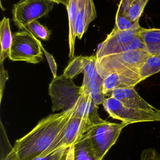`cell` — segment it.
I'll return each instance as SVG.
<instances>
[{
  "mask_svg": "<svg viewBox=\"0 0 160 160\" xmlns=\"http://www.w3.org/2000/svg\"><path fill=\"white\" fill-rule=\"evenodd\" d=\"M68 148H62L57 149L45 157H39L33 160H61Z\"/></svg>",
  "mask_w": 160,
  "mask_h": 160,
  "instance_id": "obj_24",
  "label": "cell"
},
{
  "mask_svg": "<svg viewBox=\"0 0 160 160\" xmlns=\"http://www.w3.org/2000/svg\"><path fill=\"white\" fill-rule=\"evenodd\" d=\"M78 106L42 118L29 133L17 140L13 147L5 130H2L0 160H33L40 157L67 126Z\"/></svg>",
  "mask_w": 160,
  "mask_h": 160,
  "instance_id": "obj_1",
  "label": "cell"
},
{
  "mask_svg": "<svg viewBox=\"0 0 160 160\" xmlns=\"http://www.w3.org/2000/svg\"><path fill=\"white\" fill-rule=\"evenodd\" d=\"M89 0H79V4H84L86 2H88Z\"/></svg>",
  "mask_w": 160,
  "mask_h": 160,
  "instance_id": "obj_30",
  "label": "cell"
},
{
  "mask_svg": "<svg viewBox=\"0 0 160 160\" xmlns=\"http://www.w3.org/2000/svg\"><path fill=\"white\" fill-rule=\"evenodd\" d=\"M139 83L129 79L122 78L116 73L110 74L103 80L102 92L105 96H111L113 90L117 88H134Z\"/></svg>",
  "mask_w": 160,
  "mask_h": 160,
  "instance_id": "obj_16",
  "label": "cell"
},
{
  "mask_svg": "<svg viewBox=\"0 0 160 160\" xmlns=\"http://www.w3.org/2000/svg\"><path fill=\"white\" fill-rule=\"evenodd\" d=\"M138 34L150 55L160 54V29L141 27Z\"/></svg>",
  "mask_w": 160,
  "mask_h": 160,
  "instance_id": "obj_15",
  "label": "cell"
},
{
  "mask_svg": "<svg viewBox=\"0 0 160 160\" xmlns=\"http://www.w3.org/2000/svg\"><path fill=\"white\" fill-rule=\"evenodd\" d=\"M43 48L40 41L26 28L13 34L8 58L15 62L39 63L43 59Z\"/></svg>",
  "mask_w": 160,
  "mask_h": 160,
  "instance_id": "obj_5",
  "label": "cell"
},
{
  "mask_svg": "<svg viewBox=\"0 0 160 160\" xmlns=\"http://www.w3.org/2000/svg\"><path fill=\"white\" fill-rule=\"evenodd\" d=\"M13 40V34L10 30L9 19L4 17L0 22V64L3 63L5 60L9 57Z\"/></svg>",
  "mask_w": 160,
  "mask_h": 160,
  "instance_id": "obj_17",
  "label": "cell"
},
{
  "mask_svg": "<svg viewBox=\"0 0 160 160\" xmlns=\"http://www.w3.org/2000/svg\"><path fill=\"white\" fill-rule=\"evenodd\" d=\"M69 18V58L70 60L73 59L75 52V41L77 37L76 33V22L79 13V0H70L69 4L67 7Z\"/></svg>",
  "mask_w": 160,
  "mask_h": 160,
  "instance_id": "obj_14",
  "label": "cell"
},
{
  "mask_svg": "<svg viewBox=\"0 0 160 160\" xmlns=\"http://www.w3.org/2000/svg\"><path fill=\"white\" fill-rule=\"evenodd\" d=\"M0 100L1 102L3 99L6 82L8 79V73L5 69L3 64H0Z\"/></svg>",
  "mask_w": 160,
  "mask_h": 160,
  "instance_id": "obj_26",
  "label": "cell"
},
{
  "mask_svg": "<svg viewBox=\"0 0 160 160\" xmlns=\"http://www.w3.org/2000/svg\"><path fill=\"white\" fill-rule=\"evenodd\" d=\"M55 3L53 0H20L13 6V22L20 30H24L30 22L48 15Z\"/></svg>",
  "mask_w": 160,
  "mask_h": 160,
  "instance_id": "obj_6",
  "label": "cell"
},
{
  "mask_svg": "<svg viewBox=\"0 0 160 160\" xmlns=\"http://www.w3.org/2000/svg\"><path fill=\"white\" fill-rule=\"evenodd\" d=\"M49 93L52 102V110L55 112L67 111L78 106L83 93L81 87L76 85L73 79L63 74L52 80Z\"/></svg>",
  "mask_w": 160,
  "mask_h": 160,
  "instance_id": "obj_3",
  "label": "cell"
},
{
  "mask_svg": "<svg viewBox=\"0 0 160 160\" xmlns=\"http://www.w3.org/2000/svg\"><path fill=\"white\" fill-rule=\"evenodd\" d=\"M83 93L74 115L87 119L93 125L103 121L104 120L99 115L98 107L94 102L91 95L84 91Z\"/></svg>",
  "mask_w": 160,
  "mask_h": 160,
  "instance_id": "obj_12",
  "label": "cell"
},
{
  "mask_svg": "<svg viewBox=\"0 0 160 160\" xmlns=\"http://www.w3.org/2000/svg\"><path fill=\"white\" fill-rule=\"evenodd\" d=\"M54 2H55V3L58 4H59L60 3H59V0H53Z\"/></svg>",
  "mask_w": 160,
  "mask_h": 160,
  "instance_id": "obj_31",
  "label": "cell"
},
{
  "mask_svg": "<svg viewBox=\"0 0 160 160\" xmlns=\"http://www.w3.org/2000/svg\"><path fill=\"white\" fill-rule=\"evenodd\" d=\"M74 155V147L73 145L67 148L63 158L61 160H73Z\"/></svg>",
  "mask_w": 160,
  "mask_h": 160,
  "instance_id": "obj_28",
  "label": "cell"
},
{
  "mask_svg": "<svg viewBox=\"0 0 160 160\" xmlns=\"http://www.w3.org/2000/svg\"><path fill=\"white\" fill-rule=\"evenodd\" d=\"M140 29L120 31L115 26L99 46L95 55L96 59L110 55L115 50L131 41L138 35Z\"/></svg>",
  "mask_w": 160,
  "mask_h": 160,
  "instance_id": "obj_10",
  "label": "cell"
},
{
  "mask_svg": "<svg viewBox=\"0 0 160 160\" xmlns=\"http://www.w3.org/2000/svg\"><path fill=\"white\" fill-rule=\"evenodd\" d=\"M26 28L36 38L43 41H47L49 38L50 35L49 31L47 27L41 24L38 20L30 22Z\"/></svg>",
  "mask_w": 160,
  "mask_h": 160,
  "instance_id": "obj_23",
  "label": "cell"
},
{
  "mask_svg": "<svg viewBox=\"0 0 160 160\" xmlns=\"http://www.w3.org/2000/svg\"><path fill=\"white\" fill-rule=\"evenodd\" d=\"M43 51L44 53H45L46 59H47L48 63H49V66L53 76V78H55L57 77V67L56 62H55V60H54L53 56L51 55L50 53H49L48 52H47L44 48H43Z\"/></svg>",
  "mask_w": 160,
  "mask_h": 160,
  "instance_id": "obj_27",
  "label": "cell"
},
{
  "mask_svg": "<svg viewBox=\"0 0 160 160\" xmlns=\"http://www.w3.org/2000/svg\"><path fill=\"white\" fill-rule=\"evenodd\" d=\"M148 1L121 0L116 17V27L120 31L139 30V20Z\"/></svg>",
  "mask_w": 160,
  "mask_h": 160,
  "instance_id": "obj_8",
  "label": "cell"
},
{
  "mask_svg": "<svg viewBox=\"0 0 160 160\" xmlns=\"http://www.w3.org/2000/svg\"><path fill=\"white\" fill-rule=\"evenodd\" d=\"M160 72V54L150 55L140 69L142 81Z\"/></svg>",
  "mask_w": 160,
  "mask_h": 160,
  "instance_id": "obj_20",
  "label": "cell"
},
{
  "mask_svg": "<svg viewBox=\"0 0 160 160\" xmlns=\"http://www.w3.org/2000/svg\"><path fill=\"white\" fill-rule=\"evenodd\" d=\"M70 1V0H59V3H60V4H62L65 5L66 7H67L69 4Z\"/></svg>",
  "mask_w": 160,
  "mask_h": 160,
  "instance_id": "obj_29",
  "label": "cell"
},
{
  "mask_svg": "<svg viewBox=\"0 0 160 160\" xmlns=\"http://www.w3.org/2000/svg\"><path fill=\"white\" fill-rule=\"evenodd\" d=\"M96 55L85 56V66L84 70V78L81 87H86L91 78L97 73L96 67Z\"/></svg>",
  "mask_w": 160,
  "mask_h": 160,
  "instance_id": "obj_22",
  "label": "cell"
},
{
  "mask_svg": "<svg viewBox=\"0 0 160 160\" xmlns=\"http://www.w3.org/2000/svg\"></svg>",
  "mask_w": 160,
  "mask_h": 160,
  "instance_id": "obj_32",
  "label": "cell"
},
{
  "mask_svg": "<svg viewBox=\"0 0 160 160\" xmlns=\"http://www.w3.org/2000/svg\"><path fill=\"white\" fill-rule=\"evenodd\" d=\"M85 56L74 57L71 59L64 71L63 75L67 78L73 79L79 74L84 72L85 66Z\"/></svg>",
  "mask_w": 160,
  "mask_h": 160,
  "instance_id": "obj_21",
  "label": "cell"
},
{
  "mask_svg": "<svg viewBox=\"0 0 160 160\" xmlns=\"http://www.w3.org/2000/svg\"><path fill=\"white\" fill-rule=\"evenodd\" d=\"M141 160H160V156L157 150L153 148L144 149L141 154Z\"/></svg>",
  "mask_w": 160,
  "mask_h": 160,
  "instance_id": "obj_25",
  "label": "cell"
},
{
  "mask_svg": "<svg viewBox=\"0 0 160 160\" xmlns=\"http://www.w3.org/2000/svg\"><path fill=\"white\" fill-rule=\"evenodd\" d=\"M79 13L76 22V33L81 39L87 32L90 23L97 18L95 7L93 0H89L84 4H79Z\"/></svg>",
  "mask_w": 160,
  "mask_h": 160,
  "instance_id": "obj_13",
  "label": "cell"
},
{
  "mask_svg": "<svg viewBox=\"0 0 160 160\" xmlns=\"http://www.w3.org/2000/svg\"><path fill=\"white\" fill-rule=\"evenodd\" d=\"M103 79L97 73L91 78L89 83L85 88H83V91L90 94L96 105L101 104L105 99V95L102 92Z\"/></svg>",
  "mask_w": 160,
  "mask_h": 160,
  "instance_id": "obj_19",
  "label": "cell"
},
{
  "mask_svg": "<svg viewBox=\"0 0 160 160\" xmlns=\"http://www.w3.org/2000/svg\"><path fill=\"white\" fill-rule=\"evenodd\" d=\"M150 55L145 50L107 55L96 59L97 71L103 80L110 74L116 73L122 78L140 83L143 81L140 75V69Z\"/></svg>",
  "mask_w": 160,
  "mask_h": 160,
  "instance_id": "obj_2",
  "label": "cell"
},
{
  "mask_svg": "<svg viewBox=\"0 0 160 160\" xmlns=\"http://www.w3.org/2000/svg\"><path fill=\"white\" fill-rule=\"evenodd\" d=\"M128 124L112 123L103 120L89 128L86 136L98 159L103 160L110 148L116 143L122 130Z\"/></svg>",
  "mask_w": 160,
  "mask_h": 160,
  "instance_id": "obj_4",
  "label": "cell"
},
{
  "mask_svg": "<svg viewBox=\"0 0 160 160\" xmlns=\"http://www.w3.org/2000/svg\"><path fill=\"white\" fill-rule=\"evenodd\" d=\"M93 126L87 119L78 117L73 114L65 128L60 133L51 146L40 157H45L62 148L73 145Z\"/></svg>",
  "mask_w": 160,
  "mask_h": 160,
  "instance_id": "obj_9",
  "label": "cell"
},
{
  "mask_svg": "<svg viewBox=\"0 0 160 160\" xmlns=\"http://www.w3.org/2000/svg\"><path fill=\"white\" fill-rule=\"evenodd\" d=\"M73 147V160H100L96 157L86 134L77 141Z\"/></svg>",
  "mask_w": 160,
  "mask_h": 160,
  "instance_id": "obj_18",
  "label": "cell"
},
{
  "mask_svg": "<svg viewBox=\"0 0 160 160\" xmlns=\"http://www.w3.org/2000/svg\"><path fill=\"white\" fill-rule=\"evenodd\" d=\"M111 97L118 100L125 106L130 108L147 112H155L158 110L142 98L134 88L114 89Z\"/></svg>",
  "mask_w": 160,
  "mask_h": 160,
  "instance_id": "obj_11",
  "label": "cell"
},
{
  "mask_svg": "<svg viewBox=\"0 0 160 160\" xmlns=\"http://www.w3.org/2000/svg\"><path fill=\"white\" fill-rule=\"evenodd\" d=\"M102 104L111 117L129 125L139 122L160 121V109L155 112H147L130 108L111 97L105 99Z\"/></svg>",
  "mask_w": 160,
  "mask_h": 160,
  "instance_id": "obj_7",
  "label": "cell"
}]
</instances>
